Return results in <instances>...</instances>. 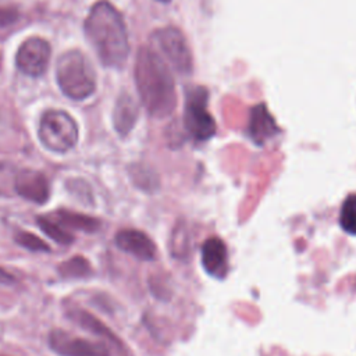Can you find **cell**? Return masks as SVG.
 <instances>
[{"instance_id":"7a4b0ae2","label":"cell","mask_w":356,"mask_h":356,"mask_svg":"<svg viewBox=\"0 0 356 356\" xmlns=\"http://www.w3.org/2000/svg\"><path fill=\"white\" fill-rule=\"evenodd\" d=\"M85 33L102 64L122 67L129 53L128 32L121 13L107 0L95 3L85 19Z\"/></svg>"},{"instance_id":"44dd1931","label":"cell","mask_w":356,"mask_h":356,"mask_svg":"<svg viewBox=\"0 0 356 356\" xmlns=\"http://www.w3.org/2000/svg\"><path fill=\"white\" fill-rule=\"evenodd\" d=\"M15 281L17 280L11 273H8L7 270L0 267V285H13V284H15Z\"/></svg>"},{"instance_id":"52a82bcc","label":"cell","mask_w":356,"mask_h":356,"mask_svg":"<svg viewBox=\"0 0 356 356\" xmlns=\"http://www.w3.org/2000/svg\"><path fill=\"white\" fill-rule=\"evenodd\" d=\"M51 47L47 40L32 36L21 43L17 50L15 64L21 72L29 76H40L49 65Z\"/></svg>"},{"instance_id":"6da1fadb","label":"cell","mask_w":356,"mask_h":356,"mask_svg":"<svg viewBox=\"0 0 356 356\" xmlns=\"http://www.w3.org/2000/svg\"><path fill=\"white\" fill-rule=\"evenodd\" d=\"M134 76L140 103L152 117L172 114L177 107L175 82L168 64L152 46L138 50Z\"/></svg>"},{"instance_id":"ac0fdd59","label":"cell","mask_w":356,"mask_h":356,"mask_svg":"<svg viewBox=\"0 0 356 356\" xmlns=\"http://www.w3.org/2000/svg\"><path fill=\"white\" fill-rule=\"evenodd\" d=\"M339 225L349 235H356V195H349L341 207Z\"/></svg>"},{"instance_id":"ffe728a7","label":"cell","mask_w":356,"mask_h":356,"mask_svg":"<svg viewBox=\"0 0 356 356\" xmlns=\"http://www.w3.org/2000/svg\"><path fill=\"white\" fill-rule=\"evenodd\" d=\"M186 229L185 227H178V224L174 228L172 236H171V254L174 257H182L186 252Z\"/></svg>"},{"instance_id":"d6986e66","label":"cell","mask_w":356,"mask_h":356,"mask_svg":"<svg viewBox=\"0 0 356 356\" xmlns=\"http://www.w3.org/2000/svg\"><path fill=\"white\" fill-rule=\"evenodd\" d=\"M14 241L21 248H24L29 252H42V253L51 252V248L47 242H44L38 235L28 232V231H17V234L14 235Z\"/></svg>"},{"instance_id":"7c38bea8","label":"cell","mask_w":356,"mask_h":356,"mask_svg":"<svg viewBox=\"0 0 356 356\" xmlns=\"http://www.w3.org/2000/svg\"><path fill=\"white\" fill-rule=\"evenodd\" d=\"M139 115L138 102L127 92H122L114 104L113 110V125L114 129L121 135H128L136 124Z\"/></svg>"},{"instance_id":"7402d4cb","label":"cell","mask_w":356,"mask_h":356,"mask_svg":"<svg viewBox=\"0 0 356 356\" xmlns=\"http://www.w3.org/2000/svg\"><path fill=\"white\" fill-rule=\"evenodd\" d=\"M159 1H163V3H168L170 0H159Z\"/></svg>"},{"instance_id":"603a6c76","label":"cell","mask_w":356,"mask_h":356,"mask_svg":"<svg viewBox=\"0 0 356 356\" xmlns=\"http://www.w3.org/2000/svg\"><path fill=\"white\" fill-rule=\"evenodd\" d=\"M0 356H6V355H0Z\"/></svg>"},{"instance_id":"3957f363","label":"cell","mask_w":356,"mask_h":356,"mask_svg":"<svg viewBox=\"0 0 356 356\" xmlns=\"http://www.w3.org/2000/svg\"><path fill=\"white\" fill-rule=\"evenodd\" d=\"M56 79L61 92L72 100H85L96 90V72L92 63L76 49L67 50L58 57Z\"/></svg>"},{"instance_id":"8fae6325","label":"cell","mask_w":356,"mask_h":356,"mask_svg":"<svg viewBox=\"0 0 356 356\" xmlns=\"http://www.w3.org/2000/svg\"><path fill=\"white\" fill-rule=\"evenodd\" d=\"M200 259L204 271L214 278H224L228 273V250L222 239L211 236L200 249Z\"/></svg>"},{"instance_id":"5bb4252c","label":"cell","mask_w":356,"mask_h":356,"mask_svg":"<svg viewBox=\"0 0 356 356\" xmlns=\"http://www.w3.org/2000/svg\"><path fill=\"white\" fill-rule=\"evenodd\" d=\"M67 316H68L70 320H72L79 327L90 331L92 334H95L97 337H102V338L107 339L108 342H111L114 346H118L120 349H125L122 341L102 320L95 317L88 310L79 309V307H71L67 312Z\"/></svg>"},{"instance_id":"9a60e30c","label":"cell","mask_w":356,"mask_h":356,"mask_svg":"<svg viewBox=\"0 0 356 356\" xmlns=\"http://www.w3.org/2000/svg\"><path fill=\"white\" fill-rule=\"evenodd\" d=\"M51 218H54L58 224H61L65 228L83 231L89 234L96 232L100 228V221L97 218L70 210H57Z\"/></svg>"},{"instance_id":"ba28073f","label":"cell","mask_w":356,"mask_h":356,"mask_svg":"<svg viewBox=\"0 0 356 356\" xmlns=\"http://www.w3.org/2000/svg\"><path fill=\"white\" fill-rule=\"evenodd\" d=\"M49 346L58 356H111L104 343L89 341L63 330H53L49 334Z\"/></svg>"},{"instance_id":"e0dca14e","label":"cell","mask_w":356,"mask_h":356,"mask_svg":"<svg viewBox=\"0 0 356 356\" xmlns=\"http://www.w3.org/2000/svg\"><path fill=\"white\" fill-rule=\"evenodd\" d=\"M36 224L50 239L60 245H71L74 242V235L51 217L38 216Z\"/></svg>"},{"instance_id":"30bf717a","label":"cell","mask_w":356,"mask_h":356,"mask_svg":"<svg viewBox=\"0 0 356 356\" xmlns=\"http://www.w3.org/2000/svg\"><path fill=\"white\" fill-rule=\"evenodd\" d=\"M114 242L118 249L134 257L150 261L156 257V245L149 235L139 229H121L115 234Z\"/></svg>"},{"instance_id":"9c48e42d","label":"cell","mask_w":356,"mask_h":356,"mask_svg":"<svg viewBox=\"0 0 356 356\" xmlns=\"http://www.w3.org/2000/svg\"><path fill=\"white\" fill-rule=\"evenodd\" d=\"M17 195L32 203H46L50 197V184L46 175L35 170H21L14 182Z\"/></svg>"},{"instance_id":"277c9868","label":"cell","mask_w":356,"mask_h":356,"mask_svg":"<svg viewBox=\"0 0 356 356\" xmlns=\"http://www.w3.org/2000/svg\"><path fill=\"white\" fill-rule=\"evenodd\" d=\"M38 136L47 150L67 153L76 145L79 131L75 120L68 113L49 110L40 118Z\"/></svg>"},{"instance_id":"4fadbf2b","label":"cell","mask_w":356,"mask_h":356,"mask_svg":"<svg viewBox=\"0 0 356 356\" xmlns=\"http://www.w3.org/2000/svg\"><path fill=\"white\" fill-rule=\"evenodd\" d=\"M277 132H278V127H277L274 118L271 117V114L266 110L264 104L256 106L250 111V118H249V124H248L249 138L254 143L261 146L267 139L277 135Z\"/></svg>"},{"instance_id":"8992f818","label":"cell","mask_w":356,"mask_h":356,"mask_svg":"<svg viewBox=\"0 0 356 356\" xmlns=\"http://www.w3.org/2000/svg\"><path fill=\"white\" fill-rule=\"evenodd\" d=\"M185 128L196 140H207L216 134V122L207 110V90L193 88L186 96Z\"/></svg>"},{"instance_id":"5b68a950","label":"cell","mask_w":356,"mask_h":356,"mask_svg":"<svg viewBox=\"0 0 356 356\" xmlns=\"http://www.w3.org/2000/svg\"><path fill=\"white\" fill-rule=\"evenodd\" d=\"M152 47L179 74L192 71V53L184 33L175 26L159 28L152 33Z\"/></svg>"},{"instance_id":"2e32d148","label":"cell","mask_w":356,"mask_h":356,"mask_svg":"<svg viewBox=\"0 0 356 356\" xmlns=\"http://www.w3.org/2000/svg\"><path fill=\"white\" fill-rule=\"evenodd\" d=\"M57 271L65 280H81L88 278L93 274V268L89 260L82 256H74L64 260L57 267Z\"/></svg>"}]
</instances>
